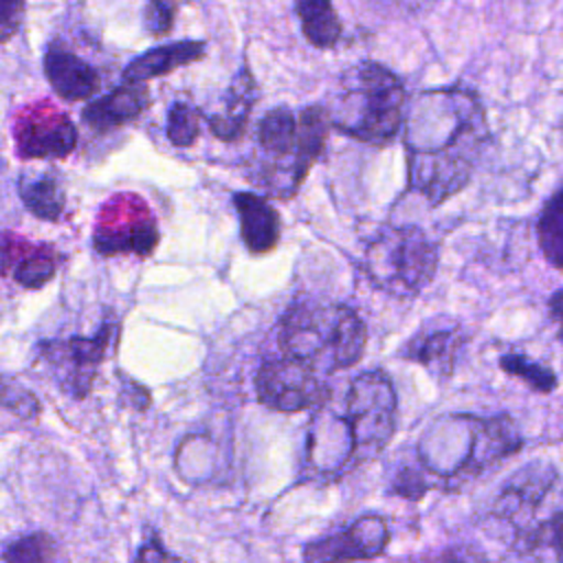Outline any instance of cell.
<instances>
[{"mask_svg": "<svg viewBox=\"0 0 563 563\" xmlns=\"http://www.w3.org/2000/svg\"><path fill=\"white\" fill-rule=\"evenodd\" d=\"M402 123L409 189L438 207L475 172L488 141L484 106L468 88H431L411 99Z\"/></svg>", "mask_w": 563, "mask_h": 563, "instance_id": "1", "label": "cell"}, {"mask_svg": "<svg viewBox=\"0 0 563 563\" xmlns=\"http://www.w3.org/2000/svg\"><path fill=\"white\" fill-rule=\"evenodd\" d=\"M398 427V398L383 369L352 378L343 413L330 402L317 409L308 429L306 466L314 479L334 482L385 451Z\"/></svg>", "mask_w": 563, "mask_h": 563, "instance_id": "2", "label": "cell"}, {"mask_svg": "<svg viewBox=\"0 0 563 563\" xmlns=\"http://www.w3.org/2000/svg\"><path fill=\"white\" fill-rule=\"evenodd\" d=\"M521 446V433L508 416L451 413L433 420L420 435L416 444L418 471L429 488L460 490Z\"/></svg>", "mask_w": 563, "mask_h": 563, "instance_id": "3", "label": "cell"}, {"mask_svg": "<svg viewBox=\"0 0 563 563\" xmlns=\"http://www.w3.org/2000/svg\"><path fill=\"white\" fill-rule=\"evenodd\" d=\"M277 345L284 358L323 376L361 361L367 328L358 312L345 303L295 301L279 321Z\"/></svg>", "mask_w": 563, "mask_h": 563, "instance_id": "4", "label": "cell"}, {"mask_svg": "<svg viewBox=\"0 0 563 563\" xmlns=\"http://www.w3.org/2000/svg\"><path fill=\"white\" fill-rule=\"evenodd\" d=\"M330 123L323 106L292 112L286 106L268 110L257 125L260 161L253 180L271 196L292 198L321 156Z\"/></svg>", "mask_w": 563, "mask_h": 563, "instance_id": "5", "label": "cell"}, {"mask_svg": "<svg viewBox=\"0 0 563 563\" xmlns=\"http://www.w3.org/2000/svg\"><path fill=\"white\" fill-rule=\"evenodd\" d=\"M405 86L378 62H358L343 70L323 110L330 128L369 143H389L405 119Z\"/></svg>", "mask_w": 563, "mask_h": 563, "instance_id": "6", "label": "cell"}, {"mask_svg": "<svg viewBox=\"0 0 563 563\" xmlns=\"http://www.w3.org/2000/svg\"><path fill=\"white\" fill-rule=\"evenodd\" d=\"M438 268V246L418 227H385L367 244L363 271L387 295L411 299L427 288Z\"/></svg>", "mask_w": 563, "mask_h": 563, "instance_id": "7", "label": "cell"}, {"mask_svg": "<svg viewBox=\"0 0 563 563\" xmlns=\"http://www.w3.org/2000/svg\"><path fill=\"white\" fill-rule=\"evenodd\" d=\"M257 400L282 413H299L323 407L332 391L321 376L290 358H268L255 374Z\"/></svg>", "mask_w": 563, "mask_h": 563, "instance_id": "8", "label": "cell"}, {"mask_svg": "<svg viewBox=\"0 0 563 563\" xmlns=\"http://www.w3.org/2000/svg\"><path fill=\"white\" fill-rule=\"evenodd\" d=\"M391 541L387 521L380 515H363L350 526L319 537L301 548L303 563H354L385 554Z\"/></svg>", "mask_w": 563, "mask_h": 563, "instance_id": "9", "label": "cell"}, {"mask_svg": "<svg viewBox=\"0 0 563 563\" xmlns=\"http://www.w3.org/2000/svg\"><path fill=\"white\" fill-rule=\"evenodd\" d=\"M554 482L556 471L548 462H530L506 479L493 504V517L510 526L512 541L532 528V519Z\"/></svg>", "mask_w": 563, "mask_h": 563, "instance_id": "10", "label": "cell"}, {"mask_svg": "<svg viewBox=\"0 0 563 563\" xmlns=\"http://www.w3.org/2000/svg\"><path fill=\"white\" fill-rule=\"evenodd\" d=\"M75 143L77 128L62 112L33 110L15 125V150L24 158H62Z\"/></svg>", "mask_w": 563, "mask_h": 563, "instance_id": "11", "label": "cell"}, {"mask_svg": "<svg viewBox=\"0 0 563 563\" xmlns=\"http://www.w3.org/2000/svg\"><path fill=\"white\" fill-rule=\"evenodd\" d=\"M466 334L457 325L420 330L398 352L400 358L427 367L435 378H449L453 374L460 350L464 347Z\"/></svg>", "mask_w": 563, "mask_h": 563, "instance_id": "12", "label": "cell"}, {"mask_svg": "<svg viewBox=\"0 0 563 563\" xmlns=\"http://www.w3.org/2000/svg\"><path fill=\"white\" fill-rule=\"evenodd\" d=\"M112 336H114V328L103 325L92 339H70L64 343H46L44 354L59 365L73 367L70 387L73 389L77 387L75 396H84L86 389H90L95 367L106 358L108 343Z\"/></svg>", "mask_w": 563, "mask_h": 563, "instance_id": "13", "label": "cell"}, {"mask_svg": "<svg viewBox=\"0 0 563 563\" xmlns=\"http://www.w3.org/2000/svg\"><path fill=\"white\" fill-rule=\"evenodd\" d=\"M233 205L240 218V235L246 249L253 255L273 251L282 233L279 213L273 209V205L264 196L251 191L233 194Z\"/></svg>", "mask_w": 563, "mask_h": 563, "instance_id": "14", "label": "cell"}, {"mask_svg": "<svg viewBox=\"0 0 563 563\" xmlns=\"http://www.w3.org/2000/svg\"><path fill=\"white\" fill-rule=\"evenodd\" d=\"M44 73L55 92L66 101H81L97 92V70L70 51L51 46L44 55Z\"/></svg>", "mask_w": 563, "mask_h": 563, "instance_id": "15", "label": "cell"}, {"mask_svg": "<svg viewBox=\"0 0 563 563\" xmlns=\"http://www.w3.org/2000/svg\"><path fill=\"white\" fill-rule=\"evenodd\" d=\"M202 55H205V42H196V40H183V42L158 46V48H150L147 53H143L141 57L132 59L125 66L123 79L128 84H141L145 79L165 75L178 66L191 64Z\"/></svg>", "mask_w": 563, "mask_h": 563, "instance_id": "16", "label": "cell"}, {"mask_svg": "<svg viewBox=\"0 0 563 563\" xmlns=\"http://www.w3.org/2000/svg\"><path fill=\"white\" fill-rule=\"evenodd\" d=\"M255 97H257L255 79L249 73V68H242L229 86V92L224 99V112L209 117L211 132L222 141L240 139L246 128Z\"/></svg>", "mask_w": 563, "mask_h": 563, "instance_id": "17", "label": "cell"}, {"mask_svg": "<svg viewBox=\"0 0 563 563\" xmlns=\"http://www.w3.org/2000/svg\"><path fill=\"white\" fill-rule=\"evenodd\" d=\"M145 106L147 95L143 88H117L110 95L88 103L81 119L97 130H108L134 119Z\"/></svg>", "mask_w": 563, "mask_h": 563, "instance_id": "18", "label": "cell"}, {"mask_svg": "<svg viewBox=\"0 0 563 563\" xmlns=\"http://www.w3.org/2000/svg\"><path fill=\"white\" fill-rule=\"evenodd\" d=\"M158 242V231L152 220H134L123 227H99L95 233V249L101 255L139 253L147 255Z\"/></svg>", "mask_w": 563, "mask_h": 563, "instance_id": "19", "label": "cell"}, {"mask_svg": "<svg viewBox=\"0 0 563 563\" xmlns=\"http://www.w3.org/2000/svg\"><path fill=\"white\" fill-rule=\"evenodd\" d=\"M512 548L523 556L537 559V563H563V510L532 523L530 530L512 541Z\"/></svg>", "mask_w": 563, "mask_h": 563, "instance_id": "20", "label": "cell"}, {"mask_svg": "<svg viewBox=\"0 0 563 563\" xmlns=\"http://www.w3.org/2000/svg\"><path fill=\"white\" fill-rule=\"evenodd\" d=\"M295 13L301 22V31L306 40L314 48H332L339 42L343 33V24L330 2L303 0L295 4Z\"/></svg>", "mask_w": 563, "mask_h": 563, "instance_id": "21", "label": "cell"}, {"mask_svg": "<svg viewBox=\"0 0 563 563\" xmlns=\"http://www.w3.org/2000/svg\"><path fill=\"white\" fill-rule=\"evenodd\" d=\"M20 198L42 220H57L64 209V194L51 174L24 176L20 180Z\"/></svg>", "mask_w": 563, "mask_h": 563, "instance_id": "22", "label": "cell"}, {"mask_svg": "<svg viewBox=\"0 0 563 563\" xmlns=\"http://www.w3.org/2000/svg\"><path fill=\"white\" fill-rule=\"evenodd\" d=\"M537 238L545 260L552 266L563 268V185L545 202L537 222Z\"/></svg>", "mask_w": 563, "mask_h": 563, "instance_id": "23", "label": "cell"}, {"mask_svg": "<svg viewBox=\"0 0 563 563\" xmlns=\"http://www.w3.org/2000/svg\"><path fill=\"white\" fill-rule=\"evenodd\" d=\"M499 367L508 374V376H515L519 378L521 383H526L532 391H539V394H550L554 387H556V374L532 361L530 356L521 354V352H510V354H504L499 358Z\"/></svg>", "mask_w": 563, "mask_h": 563, "instance_id": "24", "label": "cell"}, {"mask_svg": "<svg viewBox=\"0 0 563 563\" xmlns=\"http://www.w3.org/2000/svg\"><path fill=\"white\" fill-rule=\"evenodd\" d=\"M4 563H55V541L44 534H26L4 550Z\"/></svg>", "mask_w": 563, "mask_h": 563, "instance_id": "25", "label": "cell"}, {"mask_svg": "<svg viewBox=\"0 0 563 563\" xmlns=\"http://www.w3.org/2000/svg\"><path fill=\"white\" fill-rule=\"evenodd\" d=\"M198 112L187 103H174L167 114V139L178 147H187L198 139Z\"/></svg>", "mask_w": 563, "mask_h": 563, "instance_id": "26", "label": "cell"}, {"mask_svg": "<svg viewBox=\"0 0 563 563\" xmlns=\"http://www.w3.org/2000/svg\"><path fill=\"white\" fill-rule=\"evenodd\" d=\"M0 407L9 409L18 418L31 420L40 413V400L20 383L0 374Z\"/></svg>", "mask_w": 563, "mask_h": 563, "instance_id": "27", "label": "cell"}, {"mask_svg": "<svg viewBox=\"0 0 563 563\" xmlns=\"http://www.w3.org/2000/svg\"><path fill=\"white\" fill-rule=\"evenodd\" d=\"M55 275V262L48 253H29L24 260H20L13 268V277L24 288H40Z\"/></svg>", "mask_w": 563, "mask_h": 563, "instance_id": "28", "label": "cell"}, {"mask_svg": "<svg viewBox=\"0 0 563 563\" xmlns=\"http://www.w3.org/2000/svg\"><path fill=\"white\" fill-rule=\"evenodd\" d=\"M174 22V4L167 2H150L145 9V26L154 35H163L172 29Z\"/></svg>", "mask_w": 563, "mask_h": 563, "instance_id": "29", "label": "cell"}, {"mask_svg": "<svg viewBox=\"0 0 563 563\" xmlns=\"http://www.w3.org/2000/svg\"><path fill=\"white\" fill-rule=\"evenodd\" d=\"M24 4L0 0V42H7L20 26Z\"/></svg>", "mask_w": 563, "mask_h": 563, "instance_id": "30", "label": "cell"}, {"mask_svg": "<svg viewBox=\"0 0 563 563\" xmlns=\"http://www.w3.org/2000/svg\"><path fill=\"white\" fill-rule=\"evenodd\" d=\"M424 563H488V561L475 548L457 545V548H449V550L440 552L438 556H433V559H429Z\"/></svg>", "mask_w": 563, "mask_h": 563, "instance_id": "31", "label": "cell"}, {"mask_svg": "<svg viewBox=\"0 0 563 563\" xmlns=\"http://www.w3.org/2000/svg\"><path fill=\"white\" fill-rule=\"evenodd\" d=\"M132 563H180L178 556H174L172 552H167L161 543V539L152 537L134 556Z\"/></svg>", "mask_w": 563, "mask_h": 563, "instance_id": "32", "label": "cell"}, {"mask_svg": "<svg viewBox=\"0 0 563 563\" xmlns=\"http://www.w3.org/2000/svg\"><path fill=\"white\" fill-rule=\"evenodd\" d=\"M550 310H552V319H556V323H559L556 336L563 341V290H559L556 295H552V299H550Z\"/></svg>", "mask_w": 563, "mask_h": 563, "instance_id": "33", "label": "cell"}]
</instances>
